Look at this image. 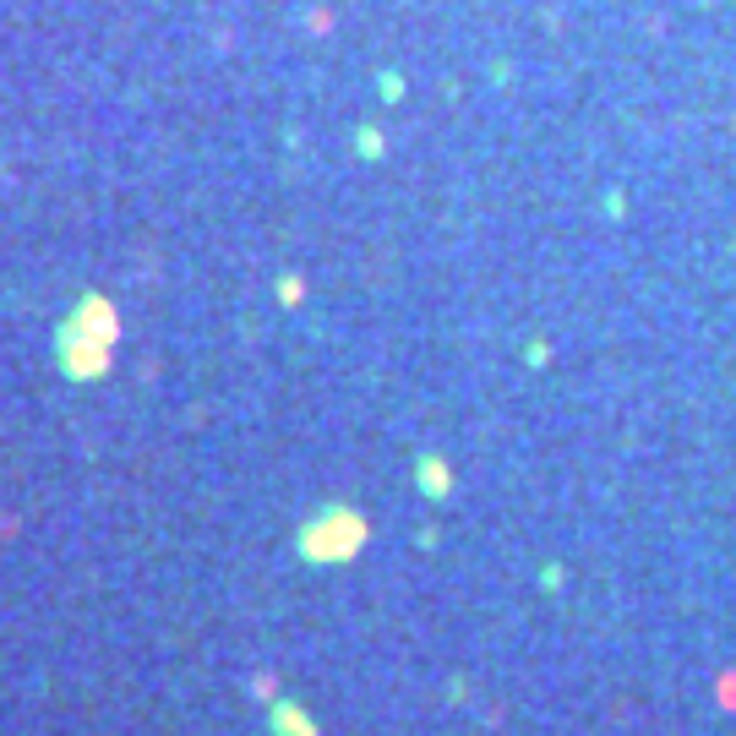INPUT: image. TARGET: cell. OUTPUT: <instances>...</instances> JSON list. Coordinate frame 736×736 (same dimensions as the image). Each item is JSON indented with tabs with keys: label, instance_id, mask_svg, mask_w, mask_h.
<instances>
[]
</instances>
